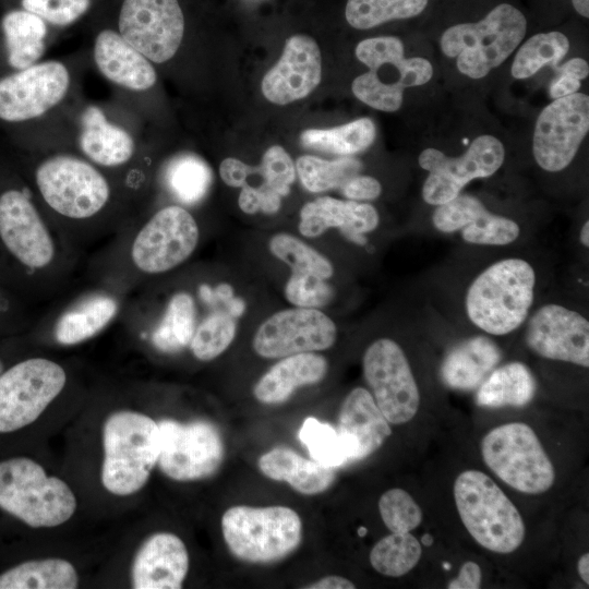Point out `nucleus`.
I'll return each mask as SVG.
<instances>
[{"instance_id": "25", "label": "nucleus", "mask_w": 589, "mask_h": 589, "mask_svg": "<svg viewBox=\"0 0 589 589\" xmlns=\"http://www.w3.org/2000/svg\"><path fill=\"white\" fill-rule=\"evenodd\" d=\"M93 60L99 73L122 89L144 93L157 83L154 64L118 31L106 28L96 35Z\"/></svg>"}, {"instance_id": "62", "label": "nucleus", "mask_w": 589, "mask_h": 589, "mask_svg": "<svg viewBox=\"0 0 589 589\" xmlns=\"http://www.w3.org/2000/svg\"><path fill=\"white\" fill-rule=\"evenodd\" d=\"M359 536L363 537L366 533V529L364 527H361L359 530Z\"/></svg>"}, {"instance_id": "29", "label": "nucleus", "mask_w": 589, "mask_h": 589, "mask_svg": "<svg viewBox=\"0 0 589 589\" xmlns=\"http://www.w3.org/2000/svg\"><path fill=\"white\" fill-rule=\"evenodd\" d=\"M500 360L501 351L492 339L485 336L471 337L446 354L441 376L453 389L470 390L488 377Z\"/></svg>"}, {"instance_id": "33", "label": "nucleus", "mask_w": 589, "mask_h": 589, "mask_svg": "<svg viewBox=\"0 0 589 589\" xmlns=\"http://www.w3.org/2000/svg\"><path fill=\"white\" fill-rule=\"evenodd\" d=\"M536 380L521 362H509L493 370L480 384L477 404L481 407H524L536 393Z\"/></svg>"}, {"instance_id": "61", "label": "nucleus", "mask_w": 589, "mask_h": 589, "mask_svg": "<svg viewBox=\"0 0 589 589\" xmlns=\"http://www.w3.org/2000/svg\"><path fill=\"white\" fill-rule=\"evenodd\" d=\"M433 537L430 534V533H425L422 536L421 538V542L422 544H424L425 546H430L433 544Z\"/></svg>"}, {"instance_id": "43", "label": "nucleus", "mask_w": 589, "mask_h": 589, "mask_svg": "<svg viewBox=\"0 0 589 589\" xmlns=\"http://www.w3.org/2000/svg\"><path fill=\"white\" fill-rule=\"evenodd\" d=\"M298 436L313 460L332 468L349 462L346 446L337 429L330 424L309 417L302 423Z\"/></svg>"}, {"instance_id": "56", "label": "nucleus", "mask_w": 589, "mask_h": 589, "mask_svg": "<svg viewBox=\"0 0 589 589\" xmlns=\"http://www.w3.org/2000/svg\"><path fill=\"white\" fill-rule=\"evenodd\" d=\"M244 302L242 299L240 298H231L228 302H227V306H228V313L231 315V316H240L243 311H244Z\"/></svg>"}, {"instance_id": "36", "label": "nucleus", "mask_w": 589, "mask_h": 589, "mask_svg": "<svg viewBox=\"0 0 589 589\" xmlns=\"http://www.w3.org/2000/svg\"><path fill=\"white\" fill-rule=\"evenodd\" d=\"M376 129L369 118H360L332 129H308L300 135L302 145L339 156H351L369 148Z\"/></svg>"}, {"instance_id": "8", "label": "nucleus", "mask_w": 589, "mask_h": 589, "mask_svg": "<svg viewBox=\"0 0 589 589\" xmlns=\"http://www.w3.org/2000/svg\"><path fill=\"white\" fill-rule=\"evenodd\" d=\"M481 455L496 477L521 493H544L555 481L551 459L536 432L524 422L492 429L481 441Z\"/></svg>"}, {"instance_id": "7", "label": "nucleus", "mask_w": 589, "mask_h": 589, "mask_svg": "<svg viewBox=\"0 0 589 589\" xmlns=\"http://www.w3.org/2000/svg\"><path fill=\"white\" fill-rule=\"evenodd\" d=\"M229 551L248 563H273L292 553L302 539L299 515L286 506H233L221 517Z\"/></svg>"}, {"instance_id": "39", "label": "nucleus", "mask_w": 589, "mask_h": 589, "mask_svg": "<svg viewBox=\"0 0 589 589\" xmlns=\"http://www.w3.org/2000/svg\"><path fill=\"white\" fill-rule=\"evenodd\" d=\"M420 541L410 532H392L381 539L370 552V563L380 574L400 577L420 561Z\"/></svg>"}, {"instance_id": "54", "label": "nucleus", "mask_w": 589, "mask_h": 589, "mask_svg": "<svg viewBox=\"0 0 589 589\" xmlns=\"http://www.w3.org/2000/svg\"><path fill=\"white\" fill-rule=\"evenodd\" d=\"M557 73H566L581 81L588 76L589 65L582 58H573L558 67Z\"/></svg>"}, {"instance_id": "59", "label": "nucleus", "mask_w": 589, "mask_h": 589, "mask_svg": "<svg viewBox=\"0 0 589 589\" xmlns=\"http://www.w3.org/2000/svg\"><path fill=\"white\" fill-rule=\"evenodd\" d=\"M200 293H201V297L204 301L206 302H214L216 300V296L215 293L212 291V289L209 287H207L206 285H203L201 288H200Z\"/></svg>"}, {"instance_id": "24", "label": "nucleus", "mask_w": 589, "mask_h": 589, "mask_svg": "<svg viewBox=\"0 0 589 589\" xmlns=\"http://www.w3.org/2000/svg\"><path fill=\"white\" fill-rule=\"evenodd\" d=\"M337 432L340 435L349 462L369 457L390 436L392 429L372 394L353 388L344 399L338 413Z\"/></svg>"}, {"instance_id": "16", "label": "nucleus", "mask_w": 589, "mask_h": 589, "mask_svg": "<svg viewBox=\"0 0 589 589\" xmlns=\"http://www.w3.org/2000/svg\"><path fill=\"white\" fill-rule=\"evenodd\" d=\"M71 87V73L59 60L37 62L0 80V119L24 122L59 106Z\"/></svg>"}, {"instance_id": "35", "label": "nucleus", "mask_w": 589, "mask_h": 589, "mask_svg": "<svg viewBox=\"0 0 589 589\" xmlns=\"http://www.w3.org/2000/svg\"><path fill=\"white\" fill-rule=\"evenodd\" d=\"M163 179L175 200L184 205H195L206 196L213 182V171L199 155L181 153L166 164Z\"/></svg>"}, {"instance_id": "49", "label": "nucleus", "mask_w": 589, "mask_h": 589, "mask_svg": "<svg viewBox=\"0 0 589 589\" xmlns=\"http://www.w3.org/2000/svg\"><path fill=\"white\" fill-rule=\"evenodd\" d=\"M341 194L351 201H371L380 196L382 185L370 176L356 175L347 180L339 189Z\"/></svg>"}, {"instance_id": "38", "label": "nucleus", "mask_w": 589, "mask_h": 589, "mask_svg": "<svg viewBox=\"0 0 589 589\" xmlns=\"http://www.w3.org/2000/svg\"><path fill=\"white\" fill-rule=\"evenodd\" d=\"M361 168V161L351 156L326 160L303 155L296 161V171L302 185L313 193L340 189L347 180L358 175Z\"/></svg>"}, {"instance_id": "17", "label": "nucleus", "mask_w": 589, "mask_h": 589, "mask_svg": "<svg viewBox=\"0 0 589 589\" xmlns=\"http://www.w3.org/2000/svg\"><path fill=\"white\" fill-rule=\"evenodd\" d=\"M589 130V97L584 93L556 98L539 115L532 139L537 164L557 172L574 159Z\"/></svg>"}, {"instance_id": "51", "label": "nucleus", "mask_w": 589, "mask_h": 589, "mask_svg": "<svg viewBox=\"0 0 589 589\" xmlns=\"http://www.w3.org/2000/svg\"><path fill=\"white\" fill-rule=\"evenodd\" d=\"M482 573L480 566L472 561L464 563L456 578L447 585L448 589H478L481 587Z\"/></svg>"}, {"instance_id": "13", "label": "nucleus", "mask_w": 589, "mask_h": 589, "mask_svg": "<svg viewBox=\"0 0 589 589\" xmlns=\"http://www.w3.org/2000/svg\"><path fill=\"white\" fill-rule=\"evenodd\" d=\"M363 375L372 396L389 423L410 421L420 406V394L408 359L393 339L380 338L365 350Z\"/></svg>"}, {"instance_id": "37", "label": "nucleus", "mask_w": 589, "mask_h": 589, "mask_svg": "<svg viewBox=\"0 0 589 589\" xmlns=\"http://www.w3.org/2000/svg\"><path fill=\"white\" fill-rule=\"evenodd\" d=\"M196 310L187 292L173 294L152 334L154 346L164 352H177L190 345L195 332Z\"/></svg>"}, {"instance_id": "23", "label": "nucleus", "mask_w": 589, "mask_h": 589, "mask_svg": "<svg viewBox=\"0 0 589 589\" xmlns=\"http://www.w3.org/2000/svg\"><path fill=\"white\" fill-rule=\"evenodd\" d=\"M189 570L183 541L170 532H157L139 548L131 568L135 589H179Z\"/></svg>"}, {"instance_id": "50", "label": "nucleus", "mask_w": 589, "mask_h": 589, "mask_svg": "<svg viewBox=\"0 0 589 589\" xmlns=\"http://www.w3.org/2000/svg\"><path fill=\"white\" fill-rule=\"evenodd\" d=\"M248 166L237 158H226L220 163L219 176L227 185L241 188L248 176Z\"/></svg>"}, {"instance_id": "4", "label": "nucleus", "mask_w": 589, "mask_h": 589, "mask_svg": "<svg viewBox=\"0 0 589 589\" xmlns=\"http://www.w3.org/2000/svg\"><path fill=\"white\" fill-rule=\"evenodd\" d=\"M0 508L33 528H50L74 515L76 497L35 460L15 457L0 461Z\"/></svg>"}, {"instance_id": "14", "label": "nucleus", "mask_w": 589, "mask_h": 589, "mask_svg": "<svg viewBox=\"0 0 589 589\" xmlns=\"http://www.w3.org/2000/svg\"><path fill=\"white\" fill-rule=\"evenodd\" d=\"M199 238L197 223L185 208L163 207L136 233L130 252L132 263L148 275L168 272L190 257Z\"/></svg>"}, {"instance_id": "19", "label": "nucleus", "mask_w": 589, "mask_h": 589, "mask_svg": "<svg viewBox=\"0 0 589 589\" xmlns=\"http://www.w3.org/2000/svg\"><path fill=\"white\" fill-rule=\"evenodd\" d=\"M525 338L542 358L589 366V322L577 311L555 303L542 305L530 317Z\"/></svg>"}, {"instance_id": "46", "label": "nucleus", "mask_w": 589, "mask_h": 589, "mask_svg": "<svg viewBox=\"0 0 589 589\" xmlns=\"http://www.w3.org/2000/svg\"><path fill=\"white\" fill-rule=\"evenodd\" d=\"M285 296L296 306L318 309L329 301L332 289L325 279L292 272L285 286Z\"/></svg>"}, {"instance_id": "27", "label": "nucleus", "mask_w": 589, "mask_h": 589, "mask_svg": "<svg viewBox=\"0 0 589 589\" xmlns=\"http://www.w3.org/2000/svg\"><path fill=\"white\" fill-rule=\"evenodd\" d=\"M77 145L88 161L105 168L128 164L136 151L133 135L108 120L95 105L85 107L81 115Z\"/></svg>"}, {"instance_id": "6", "label": "nucleus", "mask_w": 589, "mask_h": 589, "mask_svg": "<svg viewBox=\"0 0 589 589\" xmlns=\"http://www.w3.org/2000/svg\"><path fill=\"white\" fill-rule=\"evenodd\" d=\"M356 57L369 68L351 85L365 105L386 112L401 107L404 89L428 83L433 67L421 57L406 59L402 41L395 36L366 38L356 47Z\"/></svg>"}, {"instance_id": "18", "label": "nucleus", "mask_w": 589, "mask_h": 589, "mask_svg": "<svg viewBox=\"0 0 589 589\" xmlns=\"http://www.w3.org/2000/svg\"><path fill=\"white\" fill-rule=\"evenodd\" d=\"M336 337L337 327L325 313L296 306L266 318L254 335L253 349L263 358H284L328 349Z\"/></svg>"}, {"instance_id": "48", "label": "nucleus", "mask_w": 589, "mask_h": 589, "mask_svg": "<svg viewBox=\"0 0 589 589\" xmlns=\"http://www.w3.org/2000/svg\"><path fill=\"white\" fill-rule=\"evenodd\" d=\"M92 0H22L24 10L56 26H67L83 16Z\"/></svg>"}, {"instance_id": "20", "label": "nucleus", "mask_w": 589, "mask_h": 589, "mask_svg": "<svg viewBox=\"0 0 589 589\" xmlns=\"http://www.w3.org/2000/svg\"><path fill=\"white\" fill-rule=\"evenodd\" d=\"M0 238L9 252L26 267L45 268L55 260L52 236L23 191L11 189L0 195Z\"/></svg>"}, {"instance_id": "44", "label": "nucleus", "mask_w": 589, "mask_h": 589, "mask_svg": "<svg viewBox=\"0 0 589 589\" xmlns=\"http://www.w3.org/2000/svg\"><path fill=\"white\" fill-rule=\"evenodd\" d=\"M235 335L233 316L220 311L214 312L195 328L190 348L193 356L200 361H211L229 347Z\"/></svg>"}, {"instance_id": "1", "label": "nucleus", "mask_w": 589, "mask_h": 589, "mask_svg": "<svg viewBox=\"0 0 589 589\" xmlns=\"http://www.w3.org/2000/svg\"><path fill=\"white\" fill-rule=\"evenodd\" d=\"M536 273L525 260L509 257L482 271L466 294V312L481 330L503 336L527 320L534 298Z\"/></svg>"}, {"instance_id": "12", "label": "nucleus", "mask_w": 589, "mask_h": 589, "mask_svg": "<svg viewBox=\"0 0 589 589\" xmlns=\"http://www.w3.org/2000/svg\"><path fill=\"white\" fill-rule=\"evenodd\" d=\"M158 426L160 449L157 464L168 478L194 481L208 478L219 469L225 455L224 442L211 422L161 420Z\"/></svg>"}, {"instance_id": "31", "label": "nucleus", "mask_w": 589, "mask_h": 589, "mask_svg": "<svg viewBox=\"0 0 589 589\" xmlns=\"http://www.w3.org/2000/svg\"><path fill=\"white\" fill-rule=\"evenodd\" d=\"M118 302L108 294H93L62 313L53 328L56 340L64 346L83 342L116 316Z\"/></svg>"}, {"instance_id": "11", "label": "nucleus", "mask_w": 589, "mask_h": 589, "mask_svg": "<svg viewBox=\"0 0 589 589\" xmlns=\"http://www.w3.org/2000/svg\"><path fill=\"white\" fill-rule=\"evenodd\" d=\"M504 159V145L488 134L476 137L459 157H448L436 148H426L418 158L420 167L429 172L422 187V197L430 205L447 203L471 180L495 173Z\"/></svg>"}, {"instance_id": "15", "label": "nucleus", "mask_w": 589, "mask_h": 589, "mask_svg": "<svg viewBox=\"0 0 589 589\" xmlns=\"http://www.w3.org/2000/svg\"><path fill=\"white\" fill-rule=\"evenodd\" d=\"M118 32L153 64H163L182 44L183 12L178 0H123Z\"/></svg>"}, {"instance_id": "28", "label": "nucleus", "mask_w": 589, "mask_h": 589, "mask_svg": "<svg viewBox=\"0 0 589 589\" xmlns=\"http://www.w3.org/2000/svg\"><path fill=\"white\" fill-rule=\"evenodd\" d=\"M326 359L314 352L284 357L255 384V398L267 405L286 401L300 386L322 381L327 372Z\"/></svg>"}, {"instance_id": "2", "label": "nucleus", "mask_w": 589, "mask_h": 589, "mask_svg": "<svg viewBox=\"0 0 589 589\" xmlns=\"http://www.w3.org/2000/svg\"><path fill=\"white\" fill-rule=\"evenodd\" d=\"M101 482L119 496L140 491L158 461V423L146 414L121 410L111 413L103 429Z\"/></svg>"}, {"instance_id": "58", "label": "nucleus", "mask_w": 589, "mask_h": 589, "mask_svg": "<svg viewBox=\"0 0 589 589\" xmlns=\"http://www.w3.org/2000/svg\"><path fill=\"white\" fill-rule=\"evenodd\" d=\"M574 9L584 17L589 16V0H572Z\"/></svg>"}, {"instance_id": "34", "label": "nucleus", "mask_w": 589, "mask_h": 589, "mask_svg": "<svg viewBox=\"0 0 589 589\" xmlns=\"http://www.w3.org/2000/svg\"><path fill=\"white\" fill-rule=\"evenodd\" d=\"M75 567L63 558L33 560L0 574V589H74Z\"/></svg>"}, {"instance_id": "32", "label": "nucleus", "mask_w": 589, "mask_h": 589, "mask_svg": "<svg viewBox=\"0 0 589 589\" xmlns=\"http://www.w3.org/2000/svg\"><path fill=\"white\" fill-rule=\"evenodd\" d=\"M10 65L17 70L39 62L46 51L47 23L26 10H14L2 20Z\"/></svg>"}, {"instance_id": "53", "label": "nucleus", "mask_w": 589, "mask_h": 589, "mask_svg": "<svg viewBox=\"0 0 589 589\" xmlns=\"http://www.w3.org/2000/svg\"><path fill=\"white\" fill-rule=\"evenodd\" d=\"M304 588L308 589H353L356 586L352 581L349 579L337 576V575H330L321 578L320 580L310 584L309 586H305Z\"/></svg>"}, {"instance_id": "22", "label": "nucleus", "mask_w": 589, "mask_h": 589, "mask_svg": "<svg viewBox=\"0 0 589 589\" xmlns=\"http://www.w3.org/2000/svg\"><path fill=\"white\" fill-rule=\"evenodd\" d=\"M432 221L438 231L460 230L466 242L480 245H506L520 233L516 221L489 212L476 196L461 193L437 205Z\"/></svg>"}, {"instance_id": "57", "label": "nucleus", "mask_w": 589, "mask_h": 589, "mask_svg": "<svg viewBox=\"0 0 589 589\" xmlns=\"http://www.w3.org/2000/svg\"><path fill=\"white\" fill-rule=\"evenodd\" d=\"M215 296L227 303L233 297V290L228 284H221L216 288Z\"/></svg>"}, {"instance_id": "47", "label": "nucleus", "mask_w": 589, "mask_h": 589, "mask_svg": "<svg viewBox=\"0 0 589 589\" xmlns=\"http://www.w3.org/2000/svg\"><path fill=\"white\" fill-rule=\"evenodd\" d=\"M265 184L281 197L290 192L296 179L294 164L289 154L279 145L271 146L257 166Z\"/></svg>"}, {"instance_id": "63", "label": "nucleus", "mask_w": 589, "mask_h": 589, "mask_svg": "<svg viewBox=\"0 0 589 589\" xmlns=\"http://www.w3.org/2000/svg\"><path fill=\"white\" fill-rule=\"evenodd\" d=\"M3 372V364L2 362L0 361V374Z\"/></svg>"}, {"instance_id": "55", "label": "nucleus", "mask_w": 589, "mask_h": 589, "mask_svg": "<svg viewBox=\"0 0 589 589\" xmlns=\"http://www.w3.org/2000/svg\"><path fill=\"white\" fill-rule=\"evenodd\" d=\"M577 570L585 584H589V554L585 553L577 563Z\"/></svg>"}, {"instance_id": "41", "label": "nucleus", "mask_w": 589, "mask_h": 589, "mask_svg": "<svg viewBox=\"0 0 589 589\" xmlns=\"http://www.w3.org/2000/svg\"><path fill=\"white\" fill-rule=\"evenodd\" d=\"M428 0H348L345 16L357 29H369L392 20L419 15Z\"/></svg>"}, {"instance_id": "10", "label": "nucleus", "mask_w": 589, "mask_h": 589, "mask_svg": "<svg viewBox=\"0 0 589 589\" xmlns=\"http://www.w3.org/2000/svg\"><path fill=\"white\" fill-rule=\"evenodd\" d=\"M67 373L46 358L21 361L0 374V433L29 425L62 392Z\"/></svg>"}, {"instance_id": "60", "label": "nucleus", "mask_w": 589, "mask_h": 589, "mask_svg": "<svg viewBox=\"0 0 589 589\" xmlns=\"http://www.w3.org/2000/svg\"><path fill=\"white\" fill-rule=\"evenodd\" d=\"M580 242L584 247H589V221L586 220L581 227L579 235Z\"/></svg>"}, {"instance_id": "45", "label": "nucleus", "mask_w": 589, "mask_h": 589, "mask_svg": "<svg viewBox=\"0 0 589 589\" xmlns=\"http://www.w3.org/2000/svg\"><path fill=\"white\" fill-rule=\"evenodd\" d=\"M381 518L392 532H410L422 521V510L405 490L394 488L386 491L378 501Z\"/></svg>"}, {"instance_id": "21", "label": "nucleus", "mask_w": 589, "mask_h": 589, "mask_svg": "<svg viewBox=\"0 0 589 589\" xmlns=\"http://www.w3.org/2000/svg\"><path fill=\"white\" fill-rule=\"evenodd\" d=\"M322 79V58L316 41L306 35H293L285 44L277 63L265 74L261 89L276 105L306 97Z\"/></svg>"}, {"instance_id": "40", "label": "nucleus", "mask_w": 589, "mask_h": 589, "mask_svg": "<svg viewBox=\"0 0 589 589\" xmlns=\"http://www.w3.org/2000/svg\"><path fill=\"white\" fill-rule=\"evenodd\" d=\"M569 49L568 38L561 32L540 33L524 43L512 65L515 79H528L546 64L557 67Z\"/></svg>"}, {"instance_id": "30", "label": "nucleus", "mask_w": 589, "mask_h": 589, "mask_svg": "<svg viewBox=\"0 0 589 589\" xmlns=\"http://www.w3.org/2000/svg\"><path fill=\"white\" fill-rule=\"evenodd\" d=\"M259 468L267 478L286 481L296 491L314 495L327 490L335 480V470L306 459L286 447H275L259 459Z\"/></svg>"}, {"instance_id": "3", "label": "nucleus", "mask_w": 589, "mask_h": 589, "mask_svg": "<svg viewBox=\"0 0 589 589\" xmlns=\"http://www.w3.org/2000/svg\"><path fill=\"white\" fill-rule=\"evenodd\" d=\"M453 492L465 528L482 548L507 554L521 545L526 533L521 515L488 474L465 470L456 478Z\"/></svg>"}, {"instance_id": "42", "label": "nucleus", "mask_w": 589, "mask_h": 589, "mask_svg": "<svg viewBox=\"0 0 589 589\" xmlns=\"http://www.w3.org/2000/svg\"><path fill=\"white\" fill-rule=\"evenodd\" d=\"M268 247L271 253L289 265L292 272L314 275L322 279H328L334 274V267L325 256L291 235H275Z\"/></svg>"}, {"instance_id": "5", "label": "nucleus", "mask_w": 589, "mask_h": 589, "mask_svg": "<svg viewBox=\"0 0 589 589\" xmlns=\"http://www.w3.org/2000/svg\"><path fill=\"white\" fill-rule=\"evenodd\" d=\"M525 15L508 3L492 9L476 23H461L447 28L440 40L443 53L456 58L464 75L478 80L507 59L524 39Z\"/></svg>"}, {"instance_id": "52", "label": "nucleus", "mask_w": 589, "mask_h": 589, "mask_svg": "<svg viewBox=\"0 0 589 589\" xmlns=\"http://www.w3.org/2000/svg\"><path fill=\"white\" fill-rule=\"evenodd\" d=\"M580 85V80L566 73H557L550 84L549 93L556 99L577 93Z\"/></svg>"}, {"instance_id": "26", "label": "nucleus", "mask_w": 589, "mask_h": 589, "mask_svg": "<svg viewBox=\"0 0 589 589\" xmlns=\"http://www.w3.org/2000/svg\"><path fill=\"white\" fill-rule=\"evenodd\" d=\"M378 221L377 211L369 203L323 196L302 206L299 231L315 238L329 228H338L351 241L364 244L363 233L374 230Z\"/></svg>"}, {"instance_id": "9", "label": "nucleus", "mask_w": 589, "mask_h": 589, "mask_svg": "<svg viewBox=\"0 0 589 589\" xmlns=\"http://www.w3.org/2000/svg\"><path fill=\"white\" fill-rule=\"evenodd\" d=\"M35 182L44 202L55 213L74 220L99 214L109 203L107 178L86 158L56 154L35 170Z\"/></svg>"}]
</instances>
